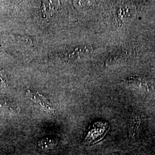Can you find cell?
Listing matches in <instances>:
<instances>
[{
	"label": "cell",
	"mask_w": 155,
	"mask_h": 155,
	"mask_svg": "<svg viewBox=\"0 0 155 155\" xmlns=\"http://www.w3.org/2000/svg\"><path fill=\"white\" fill-rule=\"evenodd\" d=\"M57 144V141L52 139L41 140L38 143V146L41 150H48L54 148Z\"/></svg>",
	"instance_id": "cell-2"
},
{
	"label": "cell",
	"mask_w": 155,
	"mask_h": 155,
	"mask_svg": "<svg viewBox=\"0 0 155 155\" xmlns=\"http://www.w3.org/2000/svg\"><path fill=\"white\" fill-rule=\"evenodd\" d=\"M6 82L5 78L4 75V72L0 71V84H4Z\"/></svg>",
	"instance_id": "cell-4"
},
{
	"label": "cell",
	"mask_w": 155,
	"mask_h": 155,
	"mask_svg": "<svg viewBox=\"0 0 155 155\" xmlns=\"http://www.w3.org/2000/svg\"><path fill=\"white\" fill-rule=\"evenodd\" d=\"M28 96L31 98V100H32L36 103L39 104L42 107H45L50 110L52 109V107L50 104V102L46 100V98H45L43 95H41L38 93H33L28 91Z\"/></svg>",
	"instance_id": "cell-1"
},
{
	"label": "cell",
	"mask_w": 155,
	"mask_h": 155,
	"mask_svg": "<svg viewBox=\"0 0 155 155\" xmlns=\"http://www.w3.org/2000/svg\"><path fill=\"white\" fill-rule=\"evenodd\" d=\"M140 122V119L139 117H134L132 121L130 127V135L133 138H134L139 132Z\"/></svg>",
	"instance_id": "cell-3"
}]
</instances>
